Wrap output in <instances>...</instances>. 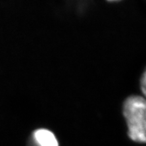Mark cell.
<instances>
[{"label":"cell","mask_w":146,"mask_h":146,"mask_svg":"<svg viewBox=\"0 0 146 146\" xmlns=\"http://www.w3.org/2000/svg\"><path fill=\"white\" fill-rule=\"evenodd\" d=\"M124 116L127 120L129 135L133 141L145 142V100L140 96H131L124 104Z\"/></svg>","instance_id":"1"},{"label":"cell","mask_w":146,"mask_h":146,"mask_svg":"<svg viewBox=\"0 0 146 146\" xmlns=\"http://www.w3.org/2000/svg\"><path fill=\"white\" fill-rule=\"evenodd\" d=\"M33 138L37 146H59L54 135L47 129L35 131L33 133Z\"/></svg>","instance_id":"2"},{"label":"cell","mask_w":146,"mask_h":146,"mask_svg":"<svg viewBox=\"0 0 146 146\" xmlns=\"http://www.w3.org/2000/svg\"><path fill=\"white\" fill-rule=\"evenodd\" d=\"M141 89L143 91V94H145V73H144L143 77L141 78Z\"/></svg>","instance_id":"3"}]
</instances>
